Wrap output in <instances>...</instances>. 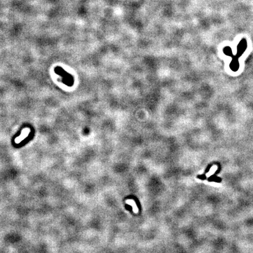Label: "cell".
I'll return each mask as SVG.
<instances>
[{
	"mask_svg": "<svg viewBox=\"0 0 253 253\" xmlns=\"http://www.w3.org/2000/svg\"><path fill=\"white\" fill-rule=\"evenodd\" d=\"M246 48H247V42H246V40L243 39L240 42V43L238 44V45L237 53L236 56L237 58L240 57L241 54L244 52Z\"/></svg>",
	"mask_w": 253,
	"mask_h": 253,
	"instance_id": "1",
	"label": "cell"
},
{
	"mask_svg": "<svg viewBox=\"0 0 253 253\" xmlns=\"http://www.w3.org/2000/svg\"><path fill=\"white\" fill-rule=\"evenodd\" d=\"M230 66L231 69L233 71H237L239 67H240V64L238 60V58L237 57H235L233 59L232 62H231Z\"/></svg>",
	"mask_w": 253,
	"mask_h": 253,
	"instance_id": "2",
	"label": "cell"
},
{
	"mask_svg": "<svg viewBox=\"0 0 253 253\" xmlns=\"http://www.w3.org/2000/svg\"><path fill=\"white\" fill-rule=\"evenodd\" d=\"M224 53L226 54V55L228 56H232V51L231 48L228 46L225 47V48L224 49Z\"/></svg>",
	"mask_w": 253,
	"mask_h": 253,
	"instance_id": "3",
	"label": "cell"
}]
</instances>
